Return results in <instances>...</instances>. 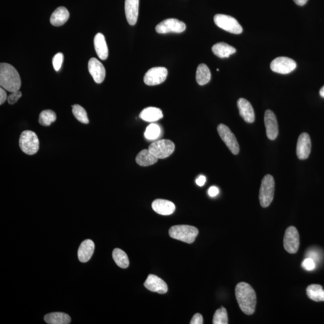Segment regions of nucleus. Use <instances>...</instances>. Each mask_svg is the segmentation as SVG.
I'll use <instances>...</instances> for the list:
<instances>
[{"label":"nucleus","mask_w":324,"mask_h":324,"mask_svg":"<svg viewBox=\"0 0 324 324\" xmlns=\"http://www.w3.org/2000/svg\"><path fill=\"white\" fill-rule=\"evenodd\" d=\"M162 110L158 108L148 107L143 109L139 114L140 118L147 122H155L163 118Z\"/></svg>","instance_id":"5701e85b"},{"label":"nucleus","mask_w":324,"mask_h":324,"mask_svg":"<svg viewBox=\"0 0 324 324\" xmlns=\"http://www.w3.org/2000/svg\"><path fill=\"white\" fill-rule=\"evenodd\" d=\"M206 182V178L205 176H199V177H198V179L196 180L197 185L200 187L203 186L204 185H205Z\"/></svg>","instance_id":"a19ab883"},{"label":"nucleus","mask_w":324,"mask_h":324,"mask_svg":"<svg viewBox=\"0 0 324 324\" xmlns=\"http://www.w3.org/2000/svg\"><path fill=\"white\" fill-rule=\"evenodd\" d=\"M70 16L69 11L66 7H58L50 17L51 24L55 27H60L68 21Z\"/></svg>","instance_id":"4be33fe9"},{"label":"nucleus","mask_w":324,"mask_h":324,"mask_svg":"<svg viewBox=\"0 0 324 324\" xmlns=\"http://www.w3.org/2000/svg\"><path fill=\"white\" fill-rule=\"evenodd\" d=\"M88 68L90 75L97 84H101L106 76V71L103 64L95 58H92L89 61Z\"/></svg>","instance_id":"dca6fc26"},{"label":"nucleus","mask_w":324,"mask_h":324,"mask_svg":"<svg viewBox=\"0 0 324 324\" xmlns=\"http://www.w3.org/2000/svg\"><path fill=\"white\" fill-rule=\"evenodd\" d=\"M95 243L91 240H84L79 247L78 256L80 262H88L91 259L95 251Z\"/></svg>","instance_id":"aec40b11"},{"label":"nucleus","mask_w":324,"mask_h":324,"mask_svg":"<svg viewBox=\"0 0 324 324\" xmlns=\"http://www.w3.org/2000/svg\"><path fill=\"white\" fill-rule=\"evenodd\" d=\"M154 211L163 216H169L172 214L176 210V206L171 201L158 199L154 200L152 203Z\"/></svg>","instance_id":"6ab92c4d"},{"label":"nucleus","mask_w":324,"mask_h":324,"mask_svg":"<svg viewBox=\"0 0 324 324\" xmlns=\"http://www.w3.org/2000/svg\"><path fill=\"white\" fill-rule=\"evenodd\" d=\"M186 29V25L185 23L174 18L163 20L156 27V31L159 34L181 33L185 31Z\"/></svg>","instance_id":"1a4fd4ad"},{"label":"nucleus","mask_w":324,"mask_h":324,"mask_svg":"<svg viewBox=\"0 0 324 324\" xmlns=\"http://www.w3.org/2000/svg\"><path fill=\"white\" fill-rule=\"evenodd\" d=\"M235 293L241 311L247 315L253 314L256 305V296L253 288L247 283L240 282L236 285Z\"/></svg>","instance_id":"f257e3e1"},{"label":"nucleus","mask_w":324,"mask_h":324,"mask_svg":"<svg viewBox=\"0 0 324 324\" xmlns=\"http://www.w3.org/2000/svg\"><path fill=\"white\" fill-rule=\"evenodd\" d=\"M7 96L4 89H0V105H2L7 100Z\"/></svg>","instance_id":"4c0bfd02"},{"label":"nucleus","mask_w":324,"mask_h":324,"mask_svg":"<svg viewBox=\"0 0 324 324\" xmlns=\"http://www.w3.org/2000/svg\"><path fill=\"white\" fill-rule=\"evenodd\" d=\"M94 45L98 56L102 60L107 59L109 51H108L106 40L104 34L98 33L94 39Z\"/></svg>","instance_id":"412c9836"},{"label":"nucleus","mask_w":324,"mask_h":324,"mask_svg":"<svg viewBox=\"0 0 324 324\" xmlns=\"http://www.w3.org/2000/svg\"><path fill=\"white\" fill-rule=\"evenodd\" d=\"M144 287L147 290L160 294H164L168 292V285L164 280L154 274H150L146 279Z\"/></svg>","instance_id":"2eb2a0df"},{"label":"nucleus","mask_w":324,"mask_h":324,"mask_svg":"<svg viewBox=\"0 0 324 324\" xmlns=\"http://www.w3.org/2000/svg\"><path fill=\"white\" fill-rule=\"evenodd\" d=\"M264 122L268 138L272 141L276 139L279 134L278 123L275 114L271 110L265 111Z\"/></svg>","instance_id":"4468645a"},{"label":"nucleus","mask_w":324,"mask_h":324,"mask_svg":"<svg viewBox=\"0 0 324 324\" xmlns=\"http://www.w3.org/2000/svg\"><path fill=\"white\" fill-rule=\"evenodd\" d=\"M312 148L310 136L307 133L301 134L297 144V156L300 160L307 159Z\"/></svg>","instance_id":"ddd939ff"},{"label":"nucleus","mask_w":324,"mask_h":324,"mask_svg":"<svg viewBox=\"0 0 324 324\" xmlns=\"http://www.w3.org/2000/svg\"><path fill=\"white\" fill-rule=\"evenodd\" d=\"M158 159L148 149H145L138 153L136 157L137 164L141 166H148L155 164Z\"/></svg>","instance_id":"b1692460"},{"label":"nucleus","mask_w":324,"mask_h":324,"mask_svg":"<svg viewBox=\"0 0 324 324\" xmlns=\"http://www.w3.org/2000/svg\"><path fill=\"white\" fill-rule=\"evenodd\" d=\"M306 293L309 299L315 302H324V291L320 285H309L306 289Z\"/></svg>","instance_id":"cd10ccee"},{"label":"nucleus","mask_w":324,"mask_h":324,"mask_svg":"<svg viewBox=\"0 0 324 324\" xmlns=\"http://www.w3.org/2000/svg\"><path fill=\"white\" fill-rule=\"evenodd\" d=\"M212 51L216 56L223 58H228L230 55L235 53L236 49L226 43L220 42L213 46Z\"/></svg>","instance_id":"393cba45"},{"label":"nucleus","mask_w":324,"mask_h":324,"mask_svg":"<svg viewBox=\"0 0 324 324\" xmlns=\"http://www.w3.org/2000/svg\"><path fill=\"white\" fill-rule=\"evenodd\" d=\"M72 112L75 117L78 119L79 121L83 124H88L89 119L86 110L84 108L79 105H74L72 106Z\"/></svg>","instance_id":"7c9ffc66"},{"label":"nucleus","mask_w":324,"mask_h":324,"mask_svg":"<svg viewBox=\"0 0 324 324\" xmlns=\"http://www.w3.org/2000/svg\"><path fill=\"white\" fill-rule=\"evenodd\" d=\"M44 320L49 324H69L71 322V318L66 314L54 312L46 315Z\"/></svg>","instance_id":"a878e982"},{"label":"nucleus","mask_w":324,"mask_h":324,"mask_svg":"<svg viewBox=\"0 0 324 324\" xmlns=\"http://www.w3.org/2000/svg\"><path fill=\"white\" fill-rule=\"evenodd\" d=\"M167 76V69L163 67H156L148 70L144 76V81L147 86H157L165 82Z\"/></svg>","instance_id":"f8f14e48"},{"label":"nucleus","mask_w":324,"mask_h":324,"mask_svg":"<svg viewBox=\"0 0 324 324\" xmlns=\"http://www.w3.org/2000/svg\"><path fill=\"white\" fill-rule=\"evenodd\" d=\"M237 107L240 115L245 121L248 123H252L255 121V115L252 105L249 101L243 98L239 99Z\"/></svg>","instance_id":"f3484780"},{"label":"nucleus","mask_w":324,"mask_h":324,"mask_svg":"<svg viewBox=\"0 0 324 324\" xmlns=\"http://www.w3.org/2000/svg\"><path fill=\"white\" fill-rule=\"evenodd\" d=\"M297 68V63L294 60L286 57H277L270 64L271 71L280 74H288Z\"/></svg>","instance_id":"9d476101"},{"label":"nucleus","mask_w":324,"mask_h":324,"mask_svg":"<svg viewBox=\"0 0 324 324\" xmlns=\"http://www.w3.org/2000/svg\"><path fill=\"white\" fill-rule=\"evenodd\" d=\"M213 324H228V317L226 309L221 307L216 311L213 317Z\"/></svg>","instance_id":"473e14b6"},{"label":"nucleus","mask_w":324,"mask_h":324,"mask_svg":"<svg viewBox=\"0 0 324 324\" xmlns=\"http://www.w3.org/2000/svg\"><path fill=\"white\" fill-rule=\"evenodd\" d=\"M57 115L53 110L48 109L43 110L39 115V123L43 126H49L52 122L56 121Z\"/></svg>","instance_id":"c756f323"},{"label":"nucleus","mask_w":324,"mask_h":324,"mask_svg":"<svg viewBox=\"0 0 324 324\" xmlns=\"http://www.w3.org/2000/svg\"><path fill=\"white\" fill-rule=\"evenodd\" d=\"M198 229L193 226L175 225L172 226L169 230V235L171 238L176 240L191 244L194 243L198 235Z\"/></svg>","instance_id":"7ed1b4c3"},{"label":"nucleus","mask_w":324,"mask_h":324,"mask_svg":"<svg viewBox=\"0 0 324 324\" xmlns=\"http://www.w3.org/2000/svg\"><path fill=\"white\" fill-rule=\"evenodd\" d=\"M161 134V128L157 124H150L146 128L145 137L148 140H155L159 138Z\"/></svg>","instance_id":"2f4dec72"},{"label":"nucleus","mask_w":324,"mask_h":324,"mask_svg":"<svg viewBox=\"0 0 324 324\" xmlns=\"http://www.w3.org/2000/svg\"><path fill=\"white\" fill-rule=\"evenodd\" d=\"M22 97V93L19 91L11 93L7 97L8 103L10 105L16 104L19 99Z\"/></svg>","instance_id":"c9c22d12"},{"label":"nucleus","mask_w":324,"mask_h":324,"mask_svg":"<svg viewBox=\"0 0 324 324\" xmlns=\"http://www.w3.org/2000/svg\"><path fill=\"white\" fill-rule=\"evenodd\" d=\"M217 132L222 141L225 143L227 147L229 148L233 154L236 155L240 151L237 140L230 128L226 125L220 124L218 125Z\"/></svg>","instance_id":"6e6552de"},{"label":"nucleus","mask_w":324,"mask_h":324,"mask_svg":"<svg viewBox=\"0 0 324 324\" xmlns=\"http://www.w3.org/2000/svg\"><path fill=\"white\" fill-rule=\"evenodd\" d=\"M148 150L158 159L167 158L175 150L174 142L169 139L159 140L149 146Z\"/></svg>","instance_id":"0eeeda50"},{"label":"nucleus","mask_w":324,"mask_h":324,"mask_svg":"<svg viewBox=\"0 0 324 324\" xmlns=\"http://www.w3.org/2000/svg\"><path fill=\"white\" fill-rule=\"evenodd\" d=\"M112 257L116 265L121 268H127L129 265V260L127 254L123 250L116 248L113 250Z\"/></svg>","instance_id":"c85d7f7f"},{"label":"nucleus","mask_w":324,"mask_h":324,"mask_svg":"<svg viewBox=\"0 0 324 324\" xmlns=\"http://www.w3.org/2000/svg\"><path fill=\"white\" fill-rule=\"evenodd\" d=\"M211 77V72L206 64H201L198 66L196 74V80L198 84L204 86L209 83Z\"/></svg>","instance_id":"bb28decb"},{"label":"nucleus","mask_w":324,"mask_h":324,"mask_svg":"<svg viewBox=\"0 0 324 324\" xmlns=\"http://www.w3.org/2000/svg\"><path fill=\"white\" fill-rule=\"evenodd\" d=\"M19 144L23 152L28 155H33L39 149V139L33 131H24L20 136Z\"/></svg>","instance_id":"39448f33"},{"label":"nucleus","mask_w":324,"mask_h":324,"mask_svg":"<svg viewBox=\"0 0 324 324\" xmlns=\"http://www.w3.org/2000/svg\"><path fill=\"white\" fill-rule=\"evenodd\" d=\"M284 246L289 253L294 254L298 252L300 246V235L296 227L290 226L286 230Z\"/></svg>","instance_id":"9b49d317"},{"label":"nucleus","mask_w":324,"mask_h":324,"mask_svg":"<svg viewBox=\"0 0 324 324\" xmlns=\"http://www.w3.org/2000/svg\"><path fill=\"white\" fill-rule=\"evenodd\" d=\"M294 1L297 5H300V6H303V5L306 4L308 0H294Z\"/></svg>","instance_id":"79ce46f5"},{"label":"nucleus","mask_w":324,"mask_h":324,"mask_svg":"<svg viewBox=\"0 0 324 324\" xmlns=\"http://www.w3.org/2000/svg\"><path fill=\"white\" fill-rule=\"evenodd\" d=\"M217 72L219 71V69H217Z\"/></svg>","instance_id":"c03bdc74"},{"label":"nucleus","mask_w":324,"mask_h":324,"mask_svg":"<svg viewBox=\"0 0 324 324\" xmlns=\"http://www.w3.org/2000/svg\"><path fill=\"white\" fill-rule=\"evenodd\" d=\"M139 0H125V13L128 24L135 25L138 20Z\"/></svg>","instance_id":"a211bd4d"},{"label":"nucleus","mask_w":324,"mask_h":324,"mask_svg":"<svg viewBox=\"0 0 324 324\" xmlns=\"http://www.w3.org/2000/svg\"><path fill=\"white\" fill-rule=\"evenodd\" d=\"M308 258H310L313 259L315 262L317 261V260H319L320 259L319 253L315 252V251L314 250L309 251V252L308 253Z\"/></svg>","instance_id":"58836bf2"},{"label":"nucleus","mask_w":324,"mask_h":324,"mask_svg":"<svg viewBox=\"0 0 324 324\" xmlns=\"http://www.w3.org/2000/svg\"><path fill=\"white\" fill-rule=\"evenodd\" d=\"M302 266L304 269L308 271H312L316 268V264L313 259L310 258H307L303 261Z\"/></svg>","instance_id":"f704fd0d"},{"label":"nucleus","mask_w":324,"mask_h":324,"mask_svg":"<svg viewBox=\"0 0 324 324\" xmlns=\"http://www.w3.org/2000/svg\"><path fill=\"white\" fill-rule=\"evenodd\" d=\"M191 324H203V317L200 314H196L193 317L190 323Z\"/></svg>","instance_id":"e433bc0d"},{"label":"nucleus","mask_w":324,"mask_h":324,"mask_svg":"<svg viewBox=\"0 0 324 324\" xmlns=\"http://www.w3.org/2000/svg\"><path fill=\"white\" fill-rule=\"evenodd\" d=\"M0 86L11 93L19 91L21 87L19 73L9 64H0Z\"/></svg>","instance_id":"f03ea898"},{"label":"nucleus","mask_w":324,"mask_h":324,"mask_svg":"<svg viewBox=\"0 0 324 324\" xmlns=\"http://www.w3.org/2000/svg\"><path fill=\"white\" fill-rule=\"evenodd\" d=\"M274 178L271 175H266L262 180L260 190H259V199L261 206L263 208L269 207L273 200L274 195Z\"/></svg>","instance_id":"20e7f679"},{"label":"nucleus","mask_w":324,"mask_h":324,"mask_svg":"<svg viewBox=\"0 0 324 324\" xmlns=\"http://www.w3.org/2000/svg\"><path fill=\"white\" fill-rule=\"evenodd\" d=\"M320 94L321 97L324 98V86L321 89Z\"/></svg>","instance_id":"37998d69"},{"label":"nucleus","mask_w":324,"mask_h":324,"mask_svg":"<svg viewBox=\"0 0 324 324\" xmlns=\"http://www.w3.org/2000/svg\"><path fill=\"white\" fill-rule=\"evenodd\" d=\"M64 60V55L62 53H58L52 58V65L55 71H59L62 66Z\"/></svg>","instance_id":"72a5a7b5"},{"label":"nucleus","mask_w":324,"mask_h":324,"mask_svg":"<svg viewBox=\"0 0 324 324\" xmlns=\"http://www.w3.org/2000/svg\"><path fill=\"white\" fill-rule=\"evenodd\" d=\"M214 21L218 27L229 33L240 34L243 32V28L241 25L232 16L222 14H216Z\"/></svg>","instance_id":"423d86ee"},{"label":"nucleus","mask_w":324,"mask_h":324,"mask_svg":"<svg viewBox=\"0 0 324 324\" xmlns=\"http://www.w3.org/2000/svg\"><path fill=\"white\" fill-rule=\"evenodd\" d=\"M209 195L211 197H215L217 196L219 193V190L216 186H212L209 189Z\"/></svg>","instance_id":"ea45409f"}]
</instances>
